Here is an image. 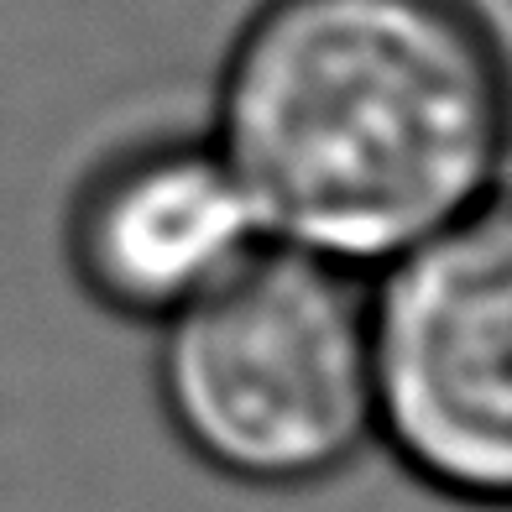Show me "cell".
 Segmentation results:
<instances>
[{
    "instance_id": "3",
    "label": "cell",
    "mask_w": 512,
    "mask_h": 512,
    "mask_svg": "<svg viewBox=\"0 0 512 512\" xmlns=\"http://www.w3.org/2000/svg\"><path fill=\"white\" fill-rule=\"evenodd\" d=\"M366 314L371 413L460 497L512 486V241L502 199L382 262Z\"/></svg>"
},
{
    "instance_id": "1",
    "label": "cell",
    "mask_w": 512,
    "mask_h": 512,
    "mask_svg": "<svg viewBox=\"0 0 512 512\" xmlns=\"http://www.w3.org/2000/svg\"><path fill=\"white\" fill-rule=\"evenodd\" d=\"M209 147L267 246L377 267L497 199L507 58L481 0H256Z\"/></svg>"
},
{
    "instance_id": "4",
    "label": "cell",
    "mask_w": 512,
    "mask_h": 512,
    "mask_svg": "<svg viewBox=\"0 0 512 512\" xmlns=\"http://www.w3.org/2000/svg\"><path fill=\"white\" fill-rule=\"evenodd\" d=\"M68 246L100 304L126 314H178L267 241L209 136H162L115 152L89 173Z\"/></svg>"
},
{
    "instance_id": "2",
    "label": "cell",
    "mask_w": 512,
    "mask_h": 512,
    "mask_svg": "<svg viewBox=\"0 0 512 512\" xmlns=\"http://www.w3.org/2000/svg\"><path fill=\"white\" fill-rule=\"evenodd\" d=\"M168 319V408L220 471L309 481L361 445L371 424L366 309L340 267L256 246Z\"/></svg>"
}]
</instances>
